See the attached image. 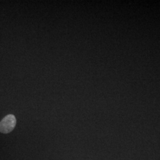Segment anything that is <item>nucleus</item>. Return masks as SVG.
<instances>
[{"mask_svg": "<svg viewBox=\"0 0 160 160\" xmlns=\"http://www.w3.org/2000/svg\"><path fill=\"white\" fill-rule=\"evenodd\" d=\"M16 125V117L13 114H8L0 122V132L2 133H8L13 131Z\"/></svg>", "mask_w": 160, "mask_h": 160, "instance_id": "obj_1", "label": "nucleus"}]
</instances>
